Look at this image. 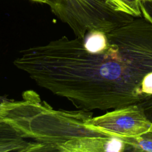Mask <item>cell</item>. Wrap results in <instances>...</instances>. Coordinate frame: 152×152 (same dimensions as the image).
Listing matches in <instances>:
<instances>
[{"label": "cell", "mask_w": 152, "mask_h": 152, "mask_svg": "<svg viewBox=\"0 0 152 152\" xmlns=\"http://www.w3.org/2000/svg\"><path fill=\"white\" fill-rule=\"evenodd\" d=\"M88 123L104 134L119 138L138 137L152 130L139 103L113 109L102 115L91 117Z\"/></svg>", "instance_id": "4"}, {"label": "cell", "mask_w": 152, "mask_h": 152, "mask_svg": "<svg viewBox=\"0 0 152 152\" xmlns=\"http://www.w3.org/2000/svg\"><path fill=\"white\" fill-rule=\"evenodd\" d=\"M30 1L39 2V3H45V4H47L48 2L49 1V0H30Z\"/></svg>", "instance_id": "10"}, {"label": "cell", "mask_w": 152, "mask_h": 152, "mask_svg": "<svg viewBox=\"0 0 152 152\" xmlns=\"http://www.w3.org/2000/svg\"><path fill=\"white\" fill-rule=\"evenodd\" d=\"M138 103L142 108L147 119L152 123V96Z\"/></svg>", "instance_id": "8"}, {"label": "cell", "mask_w": 152, "mask_h": 152, "mask_svg": "<svg viewBox=\"0 0 152 152\" xmlns=\"http://www.w3.org/2000/svg\"><path fill=\"white\" fill-rule=\"evenodd\" d=\"M44 145L26 138L7 121L0 118V152L44 151Z\"/></svg>", "instance_id": "5"}, {"label": "cell", "mask_w": 152, "mask_h": 152, "mask_svg": "<svg viewBox=\"0 0 152 152\" xmlns=\"http://www.w3.org/2000/svg\"><path fill=\"white\" fill-rule=\"evenodd\" d=\"M21 101L1 102L0 118L26 138L44 145L45 151H110L114 137L88 123L90 111L54 110L32 91Z\"/></svg>", "instance_id": "2"}, {"label": "cell", "mask_w": 152, "mask_h": 152, "mask_svg": "<svg viewBox=\"0 0 152 152\" xmlns=\"http://www.w3.org/2000/svg\"><path fill=\"white\" fill-rule=\"evenodd\" d=\"M140 7L142 15L152 21V2L141 1Z\"/></svg>", "instance_id": "9"}, {"label": "cell", "mask_w": 152, "mask_h": 152, "mask_svg": "<svg viewBox=\"0 0 152 152\" xmlns=\"http://www.w3.org/2000/svg\"></svg>", "instance_id": "13"}, {"label": "cell", "mask_w": 152, "mask_h": 152, "mask_svg": "<svg viewBox=\"0 0 152 152\" xmlns=\"http://www.w3.org/2000/svg\"><path fill=\"white\" fill-rule=\"evenodd\" d=\"M47 4L81 39L89 31L107 33L135 18L112 10L106 0H49Z\"/></svg>", "instance_id": "3"}, {"label": "cell", "mask_w": 152, "mask_h": 152, "mask_svg": "<svg viewBox=\"0 0 152 152\" xmlns=\"http://www.w3.org/2000/svg\"><path fill=\"white\" fill-rule=\"evenodd\" d=\"M0 106H1V104H0Z\"/></svg>", "instance_id": "12"}, {"label": "cell", "mask_w": 152, "mask_h": 152, "mask_svg": "<svg viewBox=\"0 0 152 152\" xmlns=\"http://www.w3.org/2000/svg\"><path fill=\"white\" fill-rule=\"evenodd\" d=\"M106 1L107 4L115 11L135 18L142 15L140 0H106Z\"/></svg>", "instance_id": "6"}, {"label": "cell", "mask_w": 152, "mask_h": 152, "mask_svg": "<svg viewBox=\"0 0 152 152\" xmlns=\"http://www.w3.org/2000/svg\"><path fill=\"white\" fill-rule=\"evenodd\" d=\"M121 139L125 144V151H152V130L138 137Z\"/></svg>", "instance_id": "7"}, {"label": "cell", "mask_w": 152, "mask_h": 152, "mask_svg": "<svg viewBox=\"0 0 152 152\" xmlns=\"http://www.w3.org/2000/svg\"><path fill=\"white\" fill-rule=\"evenodd\" d=\"M56 77L80 110L112 109L152 96V21L142 15L107 33L91 51L72 39L58 59Z\"/></svg>", "instance_id": "1"}, {"label": "cell", "mask_w": 152, "mask_h": 152, "mask_svg": "<svg viewBox=\"0 0 152 152\" xmlns=\"http://www.w3.org/2000/svg\"><path fill=\"white\" fill-rule=\"evenodd\" d=\"M141 1H148V2H152V0H140Z\"/></svg>", "instance_id": "11"}]
</instances>
